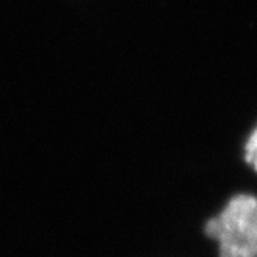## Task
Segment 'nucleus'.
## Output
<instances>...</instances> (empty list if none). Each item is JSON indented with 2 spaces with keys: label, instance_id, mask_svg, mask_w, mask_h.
<instances>
[{
  "label": "nucleus",
  "instance_id": "f03ea898",
  "mask_svg": "<svg viewBox=\"0 0 257 257\" xmlns=\"http://www.w3.org/2000/svg\"><path fill=\"white\" fill-rule=\"evenodd\" d=\"M245 157H246V161L257 171V128H255V132L251 135V138L246 144Z\"/></svg>",
  "mask_w": 257,
  "mask_h": 257
},
{
  "label": "nucleus",
  "instance_id": "f257e3e1",
  "mask_svg": "<svg viewBox=\"0 0 257 257\" xmlns=\"http://www.w3.org/2000/svg\"><path fill=\"white\" fill-rule=\"evenodd\" d=\"M205 231L218 242L220 257H257V198L234 197Z\"/></svg>",
  "mask_w": 257,
  "mask_h": 257
}]
</instances>
